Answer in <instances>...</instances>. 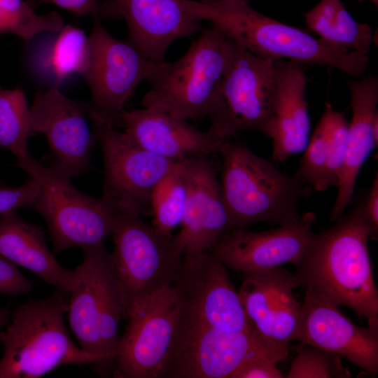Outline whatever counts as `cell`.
Listing matches in <instances>:
<instances>
[{
  "mask_svg": "<svg viewBox=\"0 0 378 378\" xmlns=\"http://www.w3.org/2000/svg\"><path fill=\"white\" fill-rule=\"evenodd\" d=\"M351 93L352 117L348 123L346 155L341 171L338 192L330 211V219L335 221L352 204L354 187L360 170L378 146L373 125L378 118V80L374 76L348 82Z\"/></svg>",
  "mask_w": 378,
  "mask_h": 378,
  "instance_id": "cell-23",
  "label": "cell"
},
{
  "mask_svg": "<svg viewBox=\"0 0 378 378\" xmlns=\"http://www.w3.org/2000/svg\"><path fill=\"white\" fill-rule=\"evenodd\" d=\"M216 1H217V0H200V2L204 3V4L213 3V2Z\"/></svg>",
  "mask_w": 378,
  "mask_h": 378,
  "instance_id": "cell-40",
  "label": "cell"
},
{
  "mask_svg": "<svg viewBox=\"0 0 378 378\" xmlns=\"http://www.w3.org/2000/svg\"><path fill=\"white\" fill-rule=\"evenodd\" d=\"M363 200V210L372 230V239H375L378 234V174Z\"/></svg>",
  "mask_w": 378,
  "mask_h": 378,
  "instance_id": "cell-37",
  "label": "cell"
},
{
  "mask_svg": "<svg viewBox=\"0 0 378 378\" xmlns=\"http://www.w3.org/2000/svg\"><path fill=\"white\" fill-rule=\"evenodd\" d=\"M188 194L184 160L176 162L154 186L150 195L153 226L166 234L181 225Z\"/></svg>",
  "mask_w": 378,
  "mask_h": 378,
  "instance_id": "cell-27",
  "label": "cell"
},
{
  "mask_svg": "<svg viewBox=\"0 0 378 378\" xmlns=\"http://www.w3.org/2000/svg\"><path fill=\"white\" fill-rule=\"evenodd\" d=\"M316 215L309 211L298 221L261 232L232 229L214 244L211 251L227 267L241 273L280 267L296 266L314 235Z\"/></svg>",
  "mask_w": 378,
  "mask_h": 378,
  "instance_id": "cell-16",
  "label": "cell"
},
{
  "mask_svg": "<svg viewBox=\"0 0 378 378\" xmlns=\"http://www.w3.org/2000/svg\"><path fill=\"white\" fill-rule=\"evenodd\" d=\"M113 208L111 258L127 320L142 300L172 286L183 253L176 234L146 224L134 211Z\"/></svg>",
  "mask_w": 378,
  "mask_h": 378,
  "instance_id": "cell-6",
  "label": "cell"
},
{
  "mask_svg": "<svg viewBox=\"0 0 378 378\" xmlns=\"http://www.w3.org/2000/svg\"><path fill=\"white\" fill-rule=\"evenodd\" d=\"M286 378H349L351 373L341 357L316 346L300 342Z\"/></svg>",
  "mask_w": 378,
  "mask_h": 378,
  "instance_id": "cell-30",
  "label": "cell"
},
{
  "mask_svg": "<svg viewBox=\"0 0 378 378\" xmlns=\"http://www.w3.org/2000/svg\"><path fill=\"white\" fill-rule=\"evenodd\" d=\"M220 153V184L232 229L258 222L284 225L299 220L298 203L311 195L309 184L282 173L242 142L228 140Z\"/></svg>",
  "mask_w": 378,
  "mask_h": 378,
  "instance_id": "cell-4",
  "label": "cell"
},
{
  "mask_svg": "<svg viewBox=\"0 0 378 378\" xmlns=\"http://www.w3.org/2000/svg\"><path fill=\"white\" fill-rule=\"evenodd\" d=\"M88 111V105L68 98L58 87L37 93L29 108L30 134L45 135L53 155L50 166L70 178L92 168L97 139L87 122Z\"/></svg>",
  "mask_w": 378,
  "mask_h": 378,
  "instance_id": "cell-15",
  "label": "cell"
},
{
  "mask_svg": "<svg viewBox=\"0 0 378 378\" xmlns=\"http://www.w3.org/2000/svg\"><path fill=\"white\" fill-rule=\"evenodd\" d=\"M89 36L90 57L83 77L92 94L88 111L113 127L131 95L148 73V60L130 41L112 36L97 17Z\"/></svg>",
  "mask_w": 378,
  "mask_h": 378,
  "instance_id": "cell-13",
  "label": "cell"
},
{
  "mask_svg": "<svg viewBox=\"0 0 378 378\" xmlns=\"http://www.w3.org/2000/svg\"><path fill=\"white\" fill-rule=\"evenodd\" d=\"M276 89L265 134L272 141V158L284 162L303 152L309 141L310 120L305 98L306 75L298 62L275 59Z\"/></svg>",
  "mask_w": 378,
  "mask_h": 378,
  "instance_id": "cell-22",
  "label": "cell"
},
{
  "mask_svg": "<svg viewBox=\"0 0 378 378\" xmlns=\"http://www.w3.org/2000/svg\"><path fill=\"white\" fill-rule=\"evenodd\" d=\"M227 268L209 251L183 255L172 286L180 312L204 326L221 330H256Z\"/></svg>",
  "mask_w": 378,
  "mask_h": 378,
  "instance_id": "cell-12",
  "label": "cell"
},
{
  "mask_svg": "<svg viewBox=\"0 0 378 378\" xmlns=\"http://www.w3.org/2000/svg\"><path fill=\"white\" fill-rule=\"evenodd\" d=\"M289 344L272 342L256 330H221L179 314L160 378H233L246 362L266 358L276 363L287 358Z\"/></svg>",
  "mask_w": 378,
  "mask_h": 378,
  "instance_id": "cell-7",
  "label": "cell"
},
{
  "mask_svg": "<svg viewBox=\"0 0 378 378\" xmlns=\"http://www.w3.org/2000/svg\"><path fill=\"white\" fill-rule=\"evenodd\" d=\"M88 115L103 155L101 197L112 206L146 214L154 186L176 162L141 147L97 115L88 111Z\"/></svg>",
  "mask_w": 378,
  "mask_h": 378,
  "instance_id": "cell-11",
  "label": "cell"
},
{
  "mask_svg": "<svg viewBox=\"0 0 378 378\" xmlns=\"http://www.w3.org/2000/svg\"><path fill=\"white\" fill-rule=\"evenodd\" d=\"M276 363L266 358H253L244 364L233 378H283Z\"/></svg>",
  "mask_w": 378,
  "mask_h": 378,
  "instance_id": "cell-35",
  "label": "cell"
},
{
  "mask_svg": "<svg viewBox=\"0 0 378 378\" xmlns=\"http://www.w3.org/2000/svg\"><path fill=\"white\" fill-rule=\"evenodd\" d=\"M188 194L176 234L183 255L209 251L217 239L232 230L231 218L215 169L206 156L184 160Z\"/></svg>",
  "mask_w": 378,
  "mask_h": 378,
  "instance_id": "cell-20",
  "label": "cell"
},
{
  "mask_svg": "<svg viewBox=\"0 0 378 378\" xmlns=\"http://www.w3.org/2000/svg\"><path fill=\"white\" fill-rule=\"evenodd\" d=\"M124 20L130 41L150 62L163 60L176 40L202 27L186 10L182 0H102L97 16Z\"/></svg>",
  "mask_w": 378,
  "mask_h": 378,
  "instance_id": "cell-17",
  "label": "cell"
},
{
  "mask_svg": "<svg viewBox=\"0 0 378 378\" xmlns=\"http://www.w3.org/2000/svg\"><path fill=\"white\" fill-rule=\"evenodd\" d=\"M232 40L230 59L207 114L209 131L224 140L242 131L265 134L276 89L275 59L257 56Z\"/></svg>",
  "mask_w": 378,
  "mask_h": 378,
  "instance_id": "cell-10",
  "label": "cell"
},
{
  "mask_svg": "<svg viewBox=\"0 0 378 378\" xmlns=\"http://www.w3.org/2000/svg\"><path fill=\"white\" fill-rule=\"evenodd\" d=\"M125 134L137 145L173 162L220 153L225 143L209 130L202 132L167 113L147 109L124 110Z\"/></svg>",
  "mask_w": 378,
  "mask_h": 378,
  "instance_id": "cell-21",
  "label": "cell"
},
{
  "mask_svg": "<svg viewBox=\"0 0 378 378\" xmlns=\"http://www.w3.org/2000/svg\"><path fill=\"white\" fill-rule=\"evenodd\" d=\"M178 314V300L172 286L142 300L127 318L113 377L160 378Z\"/></svg>",
  "mask_w": 378,
  "mask_h": 378,
  "instance_id": "cell-14",
  "label": "cell"
},
{
  "mask_svg": "<svg viewBox=\"0 0 378 378\" xmlns=\"http://www.w3.org/2000/svg\"><path fill=\"white\" fill-rule=\"evenodd\" d=\"M10 33L6 18L0 10V34Z\"/></svg>",
  "mask_w": 378,
  "mask_h": 378,
  "instance_id": "cell-39",
  "label": "cell"
},
{
  "mask_svg": "<svg viewBox=\"0 0 378 378\" xmlns=\"http://www.w3.org/2000/svg\"><path fill=\"white\" fill-rule=\"evenodd\" d=\"M242 274L238 293L256 330L276 343L295 341L301 304L293 292L299 287L295 274L281 266Z\"/></svg>",
  "mask_w": 378,
  "mask_h": 378,
  "instance_id": "cell-19",
  "label": "cell"
},
{
  "mask_svg": "<svg viewBox=\"0 0 378 378\" xmlns=\"http://www.w3.org/2000/svg\"><path fill=\"white\" fill-rule=\"evenodd\" d=\"M182 2L194 19L209 22L260 57L327 66L354 77L361 75L369 66L367 55L330 45L300 29L278 22L255 10L248 0Z\"/></svg>",
  "mask_w": 378,
  "mask_h": 378,
  "instance_id": "cell-2",
  "label": "cell"
},
{
  "mask_svg": "<svg viewBox=\"0 0 378 378\" xmlns=\"http://www.w3.org/2000/svg\"><path fill=\"white\" fill-rule=\"evenodd\" d=\"M367 1L372 2L375 6L378 5V0H367Z\"/></svg>",
  "mask_w": 378,
  "mask_h": 378,
  "instance_id": "cell-41",
  "label": "cell"
},
{
  "mask_svg": "<svg viewBox=\"0 0 378 378\" xmlns=\"http://www.w3.org/2000/svg\"><path fill=\"white\" fill-rule=\"evenodd\" d=\"M232 40L217 27L204 29L178 59L150 62L144 108L183 120L206 116L227 66Z\"/></svg>",
  "mask_w": 378,
  "mask_h": 378,
  "instance_id": "cell-5",
  "label": "cell"
},
{
  "mask_svg": "<svg viewBox=\"0 0 378 378\" xmlns=\"http://www.w3.org/2000/svg\"><path fill=\"white\" fill-rule=\"evenodd\" d=\"M0 254L57 290L71 293L76 286L77 270L61 266L49 250L43 230L15 210L0 217Z\"/></svg>",
  "mask_w": 378,
  "mask_h": 378,
  "instance_id": "cell-24",
  "label": "cell"
},
{
  "mask_svg": "<svg viewBox=\"0 0 378 378\" xmlns=\"http://www.w3.org/2000/svg\"><path fill=\"white\" fill-rule=\"evenodd\" d=\"M38 191L39 182L33 177L20 186L0 187V217L20 207L33 206Z\"/></svg>",
  "mask_w": 378,
  "mask_h": 378,
  "instance_id": "cell-33",
  "label": "cell"
},
{
  "mask_svg": "<svg viewBox=\"0 0 378 378\" xmlns=\"http://www.w3.org/2000/svg\"><path fill=\"white\" fill-rule=\"evenodd\" d=\"M295 341L335 354L373 375L378 372V321L358 326L339 307L307 294Z\"/></svg>",
  "mask_w": 378,
  "mask_h": 378,
  "instance_id": "cell-18",
  "label": "cell"
},
{
  "mask_svg": "<svg viewBox=\"0 0 378 378\" xmlns=\"http://www.w3.org/2000/svg\"><path fill=\"white\" fill-rule=\"evenodd\" d=\"M11 314L9 309H0V330L9 321Z\"/></svg>",
  "mask_w": 378,
  "mask_h": 378,
  "instance_id": "cell-38",
  "label": "cell"
},
{
  "mask_svg": "<svg viewBox=\"0 0 378 378\" xmlns=\"http://www.w3.org/2000/svg\"><path fill=\"white\" fill-rule=\"evenodd\" d=\"M52 4L78 16L97 17L98 0H37Z\"/></svg>",
  "mask_w": 378,
  "mask_h": 378,
  "instance_id": "cell-36",
  "label": "cell"
},
{
  "mask_svg": "<svg viewBox=\"0 0 378 378\" xmlns=\"http://www.w3.org/2000/svg\"><path fill=\"white\" fill-rule=\"evenodd\" d=\"M17 166L39 182L33 208L44 218L55 254L68 248H84L104 243L111 235L113 208L102 197L83 193L71 178L51 166L45 167L30 154Z\"/></svg>",
  "mask_w": 378,
  "mask_h": 378,
  "instance_id": "cell-9",
  "label": "cell"
},
{
  "mask_svg": "<svg viewBox=\"0 0 378 378\" xmlns=\"http://www.w3.org/2000/svg\"><path fill=\"white\" fill-rule=\"evenodd\" d=\"M32 287L18 266L0 254V293L16 296L31 292Z\"/></svg>",
  "mask_w": 378,
  "mask_h": 378,
  "instance_id": "cell-34",
  "label": "cell"
},
{
  "mask_svg": "<svg viewBox=\"0 0 378 378\" xmlns=\"http://www.w3.org/2000/svg\"><path fill=\"white\" fill-rule=\"evenodd\" d=\"M69 294L57 289L48 298L29 300L11 314L0 331V378H38L67 365L90 364L97 370L99 358L78 346L65 327Z\"/></svg>",
  "mask_w": 378,
  "mask_h": 378,
  "instance_id": "cell-3",
  "label": "cell"
},
{
  "mask_svg": "<svg viewBox=\"0 0 378 378\" xmlns=\"http://www.w3.org/2000/svg\"><path fill=\"white\" fill-rule=\"evenodd\" d=\"M304 152L298 169L294 176L307 182L316 190H326L328 148L325 127L321 120Z\"/></svg>",
  "mask_w": 378,
  "mask_h": 378,
  "instance_id": "cell-32",
  "label": "cell"
},
{
  "mask_svg": "<svg viewBox=\"0 0 378 378\" xmlns=\"http://www.w3.org/2000/svg\"><path fill=\"white\" fill-rule=\"evenodd\" d=\"M83 260L76 269L78 281L70 293L68 316L80 347L99 358L97 371L114 363L123 319V304L111 253L104 243L83 248Z\"/></svg>",
  "mask_w": 378,
  "mask_h": 378,
  "instance_id": "cell-8",
  "label": "cell"
},
{
  "mask_svg": "<svg viewBox=\"0 0 378 378\" xmlns=\"http://www.w3.org/2000/svg\"><path fill=\"white\" fill-rule=\"evenodd\" d=\"M323 122L328 148V164L326 176L327 189L339 184L343 167L348 138V122L344 112L335 111L327 105L321 118Z\"/></svg>",
  "mask_w": 378,
  "mask_h": 378,
  "instance_id": "cell-31",
  "label": "cell"
},
{
  "mask_svg": "<svg viewBox=\"0 0 378 378\" xmlns=\"http://www.w3.org/2000/svg\"><path fill=\"white\" fill-rule=\"evenodd\" d=\"M372 227L363 200L323 232L314 234L294 273L304 293L378 321V290L368 250Z\"/></svg>",
  "mask_w": 378,
  "mask_h": 378,
  "instance_id": "cell-1",
  "label": "cell"
},
{
  "mask_svg": "<svg viewBox=\"0 0 378 378\" xmlns=\"http://www.w3.org/2000/svg\"><path fill=\"white\" fill-rule=\"evenodd\" d=\"M304 18L307 27L323 41L363 55L369 52L371 27L356 21L340 0H321Z\"/></svg>",
  "mask_w": 378,
  "mask_h": 378,
  "instance_id": "cell-26",
  "label": "cell"
},
{
  "mask_svg": "<svg viewBox=\"0 0 378 378\" xmlns=\"http://www.w3.org/2000/svg\"><path fill=\"white\" fill-rule=\"evenodd\" d=\"M29 135L30 113L24 92L0 87V148L10 150L18 162L30 155Z\"/></svg>",
  "mask_w": 378,
  "mask_h": 378,
  "instance_id": "cell-28",
  "label": "cell"
},
{
  "mask_svg": "<svg viewBox=\"0 0 378 378\" xmlns=\"http://www.w3.org/2000/svg\"><path fill=\"white\" fill-rule=\"evenodd\" d=\"M0 10L8 23L10 34L26 43L41 33L57 32L64 27L58 13L50 11L45 15H37L29 1L0 0Z\"/></svg>",
  "mask_w": 378,
  "mask_h": 378,
  "instance_id": "cell-29",
  "label": "cell"
},
{
  "mask_svg": "<svg viewBox=\"0 0 378 378\" xmlns=\"http://www.w3.org/2000/svg\"><path fill=\"white\" fill-rule=\"evenodd\" d=\"M57 33L41 43L32 57L36 73L52 87L73 74L83 76L90 57L89 36L83 30L68 24Z\"/></svg>",
  "mask_w": 378,
  "mask_h": 378,
  "instance_id": "cell-25",
  "label": "cell"
}]
</instances>
